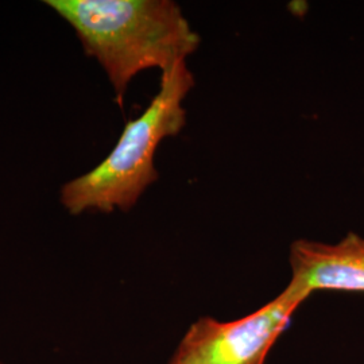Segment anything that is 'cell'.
<instances>
[{
  "label": "cell",
  "instance_id": "5b68a950",
  "mask_svg": "<svg viewBox=\"0 0 364 364\" xmlns=\"http://www.w3.org/2000/svg\"><path fill=\"white\" fill-rule=\"evenodd\" d=\"M0 364H4V363H1V362H0Z\"/></svg>",
  "mask_w": 364,
  "mask_h": 364
},
{
  "label": "cell",
  "instance_id": "7a4b0ae2",
  "mask_svg": "<svg viewBox=\"0 0 364 364\" xmlns=\"http://www.w3.org/2000/svg\"><path fill=\"white\" fill-rule=\"evenodd\" d=\"M195 87L186 61L162 72L159 90L141 117L126 123L117 144L95 169L61 189V203L72 215L88 210L129 212L156 181V151L161 142L185 127L183 102Z\"/></svg>",
  "mask_w": 364,
  "mask_h": 364
},
{
  "label": "cell",
  "instance_id": "6da1fadb",
  "mask_svg": "<svg viewBox=\"0 0 364 364\" xmlns=\"http://www.w3.org/2000/svg\"><path fill=\"white\" fill-rule=\"evenodd\" d=\"M73 27L84 52L103 66L123 105L131 80L168 70L197 50L200 36L171 0H46Z\"/></svg>",
  "mask_w": 364,
  "mask_h": 364
},
{
  "label": "cell",
  "instance_id": "277c9868",
  "mask_svg": "<svg viewBox=\"0 0 364 364\" xmlns=\"http://www.w3.org/2000/svg\"><path fill=\"white\" fill-rule=\"evenodd\" d=\"M290 281L309 294L318 290L364 293V237L346 235L338 243L296 240L290 247Z\"/></svg>",
  "mask_w": 364,
  "mask_h": 364
},
{
  "label": "cell",
  "instance_id": "3957f363",
  "mask_svg": "<svg viewBox=\"0 0 364 364\" xmlns=\"http://www.w3.org/2000/svg\"><path fill=\"white\" fill-rule=\"evenodd\" d=\"M309 297L290 281L275 299L245 317L232 321L201 317L189 326L168 364H264Z\"/></svg>",
  "mask_w": 364,
  "mask_h": 364
}]
</instances>
